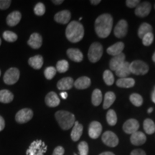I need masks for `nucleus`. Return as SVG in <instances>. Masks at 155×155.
<instances>
[{"mask_svg": "<svg viewBox=\"0 0 155 155\" xmlns=\"http://www.w3.org/2000/svg\"><path fill=\"white\" fill-rule=\"evenodd\" d=\"M113 26V18L109 14H103L95 22V30L99 38H106L109 35Z\"/></svg>", "mask_w": 155, "mask_h": 155, "instance_id": "nucleus-1", "label": "nucleus"}, {"mask_svg": "<svg viewBox=\"0 0 155 155\" xmlns=\"http://www.w3.org/2000/svg\"><path fill=\"white\" fill-rule=\"evenodd\" d=\"M65 35L70 42H80L84 36V28L80 22L76 21H72L68 25L65 30Z\"/></svg>", "mask_w": 155, "mask_h": 155, "instance_id": "nucleus-2", "label": "nucleus"}, {"mask_svg": "<svg viewBox=\"0 0 155 155\" xmlns=\"http://www.w3.org/2000/svg\"><path fill=\"white\" fill-rule=\"evenodd\" d=\"M55 119L58 124L63 130H68L74 125L75 116L71 112L66 111H58L55 113Z\"/></svg>", "mask_w": 155, "mask_h": 155, "instance_id": "nucleus-3", "label": "nucleus"}, {"mask_svg": "<svg viewBox=\"0 0 155 155\" xmlns=\"http://www.w3.org/2000/svg\"><path fill=\"white\" fill-rule=\"evenodd\" d=\"M104 50L103 46L99 42H94L89 48L88 53V57L89 61L91 63H96L102 57Z\"/></svg>", "mask_w": 155, "mask_h": 155, "instance_id": "nucleus-4", "label": "nucleus"}, {"mask_svg": "<svg viewBox=\"0 0 155 155\" xmlns=\"http://www.w3.org/2000/svg\"><path fill=\"white\" fill-rule=\"evenodd\" d=\"M47 151V146L41 140L34 141L28 150H27V155H44Z\"/></svg>", "mask_w": 155, "mask_h": 155, "instance_id": "nucleus-5", "label": "nucleus"}, {"mask_svg": "<svg viewBox=\"0 0 155 155\" xmlns=\"http://www.w3.org/2000/svg\"><path fill=\"white\" fill-rule=\"evenodd\" d=\"M131 73L137 75L147 74L149 71V65L142 61H134L129 65Z\"/></svg>", "mask_w": 155, "mask_h": 155, "instance_id": "nucleus-6", "label": "nucleus"}, {"mask_svg": "<svg viewBox=\"0 0 155 155\" xmlns=\"http://www.w3.org/2000/svg\"><path fill=\"white\" fill-rule=\"evenodd\" d=\"M19 75V71L17 68H11L7 70L4 75V82L7 85H14L18 81Z\"/></svg>", "mask_w": 155, "mask_h": 155, "instance_id": "nucleus-7", "label": "nucleus"}, {"mask_svg": "<svg viewBox=\"0 0 155 155\" xmlns=\"http://www.w3.org/2000/svg\"><path fill=\"white\" fill-rule=\"evenodd\" d=\"M33 117V112L30 108H22L16 114L15 120L19 124H25Z\"/></svg>", "mask_w": 155, "mask_h": 155, "instance_id": "nucleus-8", "label": "nucleus"}, {"mask_svg": "<svg viewBox=\"0 0 155 155\" xmlns=\"http://www.w3.org/2000/svg\"><path fill=\"white\" fill-rule=\"evenodd\" d=\"M102 141L106 145L110 147H115L119 144V138L112 131H107L102 135Z\"/></svg>", "mask_w": 155, "mask_h": 155, "instance_id": "nucleus-9", "label": "nucleus"}, {"mask_svg": "<svg viewBox=\"0 0 155 155\" xmlns=\"http://www.w3.org/2000/svg\"><path fill=\"white\" fill-rule=\"evenodd\" d=\"M128 31V23L124 19H121L117 23L114 30V35L117 38H123L127 35Z\"/></svg>", "mask_w": 155, "mask_h": 155, "instance_id": "nucleus-10", "label": "nucleus"}, {"mask_svg": "<svg viewBox=\"0 0 155 155\" xmlns=\"http://www.w3.org/2000/svg\"><path fill=\"white\" fill-rule=\"evenodd\" d=\"M152 5L149 2H143L136 7L135 15L140 17H145L148 16L150 13Z\"/></svg>", "mask_w": 155, "mask_h": 155, "instance_id": "nucleus-11", "label": "nucleus"}, {"mask_svg": "<svg viewBox=\"0 0 155 155\" xmlns=\"http://www.w3.org/2000/svg\"><path fill=\"white\" fill-rule=\"evenodd\" d=\"M139 128V124L137 120L130 119L127 120V121L124 124L123 130L125 133L128 134H132L137 132Z\"/></svg>", "mask_w": 155, "mask_h": 155, "instance_id": "nucleus-12", "label": "nucleus"}, {"mask_svg": "<svg viewBox=\"0 0 155 155\" xmlns=\"http://www.w3.org/2000/svg\"><path fill=\"white\" fill-rule=\"evenodd\" d=\"M102 132V126L99 122L92 121L88 128V135L91 139H97Z\"/></svg>", "mask_w": 155, "mask_h": 155, "instance_id": "nucleus-13", "label": "nucleus"}, {"mask_svg": "<svg viewBox=\"0 0 155 155\" xmlns=\"http://www.w3.org/2000/svg\"><path fill=\"white\" fill-rule=\"evenodd\" d=\"M126 56L124 53L120 54V55L114 56L110 61L109 65L111 71H116L121 65L125 62Z\"/></svg>", "mask_w": 155, "mask_h": 155, "instance_id": "nucleus-14", "label": "nucleus"}, {"mask_svg": "<svg viewBox=\"0 0 155 155\" xmlns=\"http://www.w3.org/2000/svg\"><path fill=\"white\" fill-rule=\"evenodd\" d=\"M71 18V14L68 10H62L57 14H55L54 19H55V22L60 24H67L69 22Z\"/></svg>", "mask_w": 155, "mask_h": 155, "instance_id": "nucleus-15", "label": "nucleus"}, {"mask_svg": "<svg viewBox=\"0 0 155 155\" xmlns=\"http://www.w3.org/2000/svg\"><path fill=\"white\" fill-rule=\"evenodd\" d=\"M29 46L33 49H39L42 46V38L39 33H32L30 35V38L28 41Z\"/></svg>", "mask_w": 155, "mask_h": 155, "instance_id": "nucleus-16", "label": "nucleus"}, {"mask_svg": "<svg viewBox=\"0 0 155 155\" xmlns=\"http://www.w3.org/2000/svg\"><path fill=\"white\" fill-rule=\"evenodd\" d=\"M130 141L131 144L135 145V146H140V145L144 144L146 142L147 137L144 133L137 131V132L131 134Z\"/></svg>", "mask_w": 155, "mask_h": 155, "instance_id": "nucleus-17", "label": "nucleus"}, {"mask_svg": "<svg viewBox=\"0 0 155 155\" xmlns=\"http://www.w3.org/2000/svg\"><path fill=\"white\" fill-rule=\"evenodd\" d=\"M61 103L59 97L57 94L53 91L48 93L45 97V104L49 107H56Z\"/></svg>", "mask_w": 155, "mask_h": 155, "instance_id": "nucleus-18", "label": "nucleus"}, {"mask_svg": "<svg viewBox=\"0 0 155 155\" xmlns=\"http://www.w3.org/2000/svg\"><path fill=\"white\" fill-rule=\"evenodd\" d=\"M73 86H74V81L71 77L63 78L57 83V87L59 90H69L72 88Z\"/></svg>", "mask_w": 155, "mask_h": 155, "instance_id": "nucleus-19", "label": "nucleus"}, {"mask_svg": "<svg viewBox=\"0 0 155 155\" xmlns=\"http://www.w3.org/2000/svg\"><path fill=\"white\" fill-rule=\"evenodd\" d=\"M67 55L71 61L80 63L83 61V55L82 52L77 48H70L67 50Z\"/></svg>", "mask_w": 155, "mask_h": 155, "instance_id": "nucleus-20", "label": "nucleus"}, {"mask_svg": "<svg viewBox=\"0 0 155 155\" xmlns=\"http://www.w3.org/2000/svg\"><path fill=\"white\" fill-rule=\"evenodd\" d=\"M22 18V15L19 11H14L10 13L7 17V23L9 26H16L20 22Z\"/></svg>", "mask_w": 155, "mask_h": 155, "instance_id": "nucleus-21", "label": "nucleus"}, {"mask_svg": "<svg viewBox=\"0 0 155 155\" xmlns=\"http://www.w3.org/2000/svg\"><path fill=\"white\" fill-rule=\"evenodd\" d=\"M129 65L130 63L129 62L125 61L122 65L120 66L119 68L116 71V74L117 76H119L121 78H127L131 74L130 68H129Z\"/></svg>", "mask_w": 155, "mask_h": 155, "instance_id": "nucleus-22", "label": "nucleus"}, {"mask_svg": "<svg viewBox=\"0 0 155 155\" xmlns=\"http://www.w3.org/2000/svg\"><path fill=\"white\" fill-rule=\"evenodd\" d=\"M83 126L81 124H79L78 121H75L71 134V139L73 141H77L80 139L81 135L83 134Z\"/></svg>", "mask_w": 155, "mask_h": 155, "instance_id": "nucleus-23", "label": "nucleus"}, {"mask_svg": "<svg viewBox=\"0 0 155 155\" xmlns=\"http://www.w3.org/2000/svg\"><path fill=\"white\" fill-rule=\"evenodd\" d=\"M91 84V81L86 76L78 78L74 82V86L77 89H80V90L88 88Z\"/></svg>", "mask_w": 155, "mask_h": 155, "instance_id": "nucleus-24", "label": "nucleus"}, {"mask_svg": "<svg viewBox=\"0 0 155 155\" xmlns=\"http://www.w3.org/2000/svg\"><path fill=\"white\" fill-rule=\"evenodd\" d=\"M124 49V44L122 42H118L107 49V53L108 55L116 56L122 53V51Z\"/></svg>", "mask_w": 155, "mask_h": 155, "instance_id": "nucleus-25", "label": "nucleus"}, {"mask_svg": "<svg viewBox=\"0 0 155 155\" xmlns=\"http://www.w3.org/2000/svg\"><path fill=\"white\" fill-rule=\"evenodd\" d=\"M28 63L34 69H40L42 68V65H43V58L40 55L31 57L30 58H29Z\"/></svg>", "mask_w": 155, "mask_h": 155, "instance_id": "nucleus-26", "label": "nucleus"}, {"mask_svg": "<svg viewBox=\"0 0 155 155\" xmlns=\"http://www.w3.org/2000/svg\"><path fill=\"white\" fill-rule=\"evenodd\" d=\"M116 85L120 88H132L135 85V81L133 78H119L116 81Z\"/></svg>", "mask_w": 155, "mask_h": 155, "instance_id": "nucleus-27", "label": "nucleus"}, {"mask_svg": "<svg viewBox=\"0 0 155 155\" xmlns=\"http://www.w3.org/2000/svg\"><path fill=\"white\" fill-rule=\"evenodd\" d=\"M116 100V95L114 93L111 91H108L105 94L104 100V105H103V108L104 109H107L111 106L114 102Z\"/></svg>", "mask_w": 155, "mask_h": 155, "instance_id": "nucleus-28", "label": "nucleus"}, {"mask_svg": "<svg viewBox=\"0 0 155 155\" xmlns=\"http://www.w3.org/2000/svg\"><path fill=\"white\" fill-rule=\"evenodd\" d=\"M14 99V95L8 90L0 91V102L3 104H9Z\"/></svg>", "mask_w": 155, "mask_h": 155, "instance_id": "nucleus-29", "label": "nucleus"}, {"mask_svg": "<svg viewBox=\"0 0 155 155\" xmlns=\"http://www.w3.org/2000/svg\"><path fill=\"white\" fill-rule=\"evenodd\" d=\"M150 32H152V27L150 24H148V23L144 22L142 23L140 25V27H139L138 30V35L139 38L142 39L145 35L150 33Z\"/></svg>", "mask_w": 155, "mask_h": 155, "instance_id": "nucleus-30", "label": "nucleus"}, {"mask_svg": "<svg viewBox=\"0 0 155 155\" xmlns=\"http://www.w3.org/2000/svg\"><path fill=\"white\" fill-rule=\"evenodd\" d=\"M102 99L103 96L101 91L99 89H95L91 96V101L93 105L95 106H99L101 103L102 102Z\"/></svg>", "mask_w": 155, "mask_h": 155, "instance_id": "nucleus-31", "label": "nucleus"}, {"mask_svg": "<svg viewBox=\"0 0 155 155\" xmlns=\"http://www.w3.org/2000/svg\"><path fill=\"white\" fill-rule=\"evenodd\" d=\"M144 129L147 134H152L155 132V124L150 119H147L144 121Z\"/></svg>", "mask_w": 155, "mask_h": 155, "instance_id": "nucleus-32", "label": "nucleus"}, {"mask_svg": "<svg viewBox=\"0 0 155 155\" xmlns=\"http://www.w3.org/2000/svg\"><path fill=\"white\" fill-rule=\"evenodd\" d=\"M69 68V63L68 62L65 60H61V61H59L57 63V65H56V71L58 72L63 73H65Z\"/></svg>", "mask_w": 155, "mask_h": 155, "instance_id": "nucleus-33", "label": "nucleus"}, {"mask_svg": "<svg viewBox=\"0 0 155 155\" xmlns=\"http://www.w3.org/2000/svg\"><path fill=\"white\" fill-rule=\"evenodd\" d=\"M106 121L110 126H114L117 122V116L114 110L111 109L106 114Z\"/></svg>", "mask_w": 155, "mask_h": 155, "instance_id": "nucleus-34", "label": "nucleus"}, {"mask_svg": "<svg viewBox=\"0 0 155 155\" xmlns=\"http://www.w3.org/2000/svg\"><path fill=\"white\" fill-rule=\"evenodd\" d=\"M130 101L133 105H134L137 107H139L143 104V98L141 95L138 94H133L129 97Z\"/></svg>", "mask_w": 155, "mask_h": 155, "instance_id": "nucleus-35", "label": "nucleus"}, {"mask_svg": "<svg viewBox=\"0 0 155 155\" xmlns=\"http://www.w3.org/2000/svg\"><path fill=\"white\" fill-rule=\"evenodd\" d=\"M103 78H104V81L106 85H108V86H112L114 84V77L113 73L111 72V71L106 70V71H104Z\"/></svg>", "mask_w": 155, "mask_h": 155, "instance_id": "nucleus-36", "label": "nucleus"}, {"mask_svg": "<svg viewBox=\"0 0 155 155\" xmlns=\"http://www.w3.org/2000/svg\"><path fill=\"white\" fill-rule=\"evenodd\" d=\"M3 38L7 42H13L17 40V34H15L13 32H11V31H5L3 33Z\"/></svg>", "mask_w": 155, "mask_h": 155, "instance_id": "nucleus-37", "label": "nucleus"}, {"mask_svg": "<svg viewBox=\"0 0 155 155\" xmlns=\"http://www.w3.org/2000/svg\"><path fill=\"white\" fill-rule=\"evenodd\" d=\"M56 73H57V71H56L55 68L50 66L47 68L45 70L44 75L45 77L48 80H51V79H53L54 76L56 75Z\"/></svg>", "mask_w": 155, "mask_h": 155, "instance_id": "nucleus-38", "label": "nucleus"}, {"mask_svg": "<svg viewBox=\"0 0 155 155\" xmlns=\"http://www.w3.org/2000/svg\"><path fill=\"white\" fill-rule=\"evenodd\" d=\"M34 12L38 16H42L45 13V6L44 4L42 2L37 4L34 8Z\"/></svg>", "mask_w": 155, "mask_h": 155, "instance_id": "nucleus-39", "label": "nucleus"}, {"mask_svg": "<svg viewBox=\"0 0 155 155\" xmlns=\"http://www.w3.org/2000/svg\"><path fill=\"white\" fill-rule=\"evenodd\" d=\"M78 148L79 154H80V155L88 154V145L86 141H81V142L79 143Z\"/></svg>", "mask_w": 155, "mask_h": 155, "instance_id": "nucleus-40", "label": "nucleus"}, {"mask_svg": "<svg viewBox=\"0 0 155 155\" xmlns=\"http://www.w3.org/2000/svg\"><path fill=\"white\" fill-rule=\"evenodd\" d=\"M154 41V35L152 32L147 33L142 38V43L144 46H150Z\"/></svg>", "mask_w": 155, "mask_h": 155, "instance_id": "nucleus-41", "label": "nucleus"}, {"mask_svg": "<svg viewBox=\"0 0 155 155\" xmlns=\"http://www.w3.org/2000/svg\"><path fill=\"white\" fill-rule=\"evenodd\" d=\"M139 3H140L139 0H127V1H126V5L129 8L137 7L139 5Z\"/></svg>", "mask_w": 155, "mask_h": 155, "instance_id": "nucleus-42", "label": "nucleus"}, {"mask_svg": "<svg viewBox=\"0 0 155 155\" xmlns=\"http://www.w3.org/2000/svg\"><path fill=\"white\" fill-rule=\"evenodd\" d=\"M12 3L10 0H0V9H6L9 8Z\"/></svg>", "mask_w": 155, "mask_h": 155, "instance_id": "nucleus-43", "label": "nucleus"}, {"mask_svg": "<svg viewBox=\"0 0 155 155\" xmlns=\"http://www.w3.org/2000/svg\"><path fill=\"white\" fill-rule=\"evenodd\" d=\"M64 152H65V150H64L63 147L61 146H58L54 150L52 155H63Z\"/></svg>", "mask_w": 155, "mask_h": 155, "instance_id": "nucleus-44", "label": "nucleus"}, {"mask_svg": "<svg viewBox=\"0 0 155 155\" xmlns=\"http://www.w3.org/2000/svg\"><path fill=\"white\" fill-rule=\"evenodd\" d=\"M130 155H146V153L144 150H141V149H137V150H133L131 152Z\"/></svg>", "mask_w": 155, "mask_h": 155, "instance_id": "nucleus-45", "label": "nucleus"}, {"mask_svg": "<svg viewBox=\"0 0 155 155\" xmlns=\"http://www.w3.org/2000/svg\"><path fill=\"white\" fill-rule=\"evenodd\" d=\"M5 119H3L2 116H0V131H2L5 129Z\"/></svg>", "mask_w": 155, "mask_h": 155, "instance_id": "nucleus-46", "label": "nucleus"}, {"mask_svg": "<svg viewBox=\"0 0 155 155\" xmlns=\"http://www.w3.org/2000/svg\"><path fill=\"white\" fill-rule=\"evenodd\" d=\"M151 98H152V101L155 104V87L152 92V95H151Z\"/></svg>", "mask_w": 155, "mask_h": 155, "instance_id": "nucleus-47", "label": "nucleus"}, {"mask_svg": "<svg viewBox=\"0 0 155 155\" xmlns=\"http://www.w3.org/2000/svg\"><path fill=\"white\" fill-rule=\"evenodd\" d=\"M52 2L53 4H55L56 5H61L62 3L63 2V0H58V1H56V0H53V1H52Z\"/></svg>", "mask_w": 155, "mask_h": 155, "instance_id": "nucleus-48", "label": "nucleus"}, {"mask_svg": "<svg viewBox=\"0 0 155 155\" xmlns=\"http://www.w3.org/2000/svg\"><path fill=\"white\" fill-rule=\"evenodd\" d=\"M100 2H101L100 0H91V3L92 5H98V4H99Z\"/></svg>", "mask_w": 155, "mask_h": 155, "instance_id": "nucleus-49", "label": "nucleus"}, {"mask_svg": "<svg viewBox=\"0 0 155 155\" xmlns=\"http://www.w3.org/2000/svg\"><path fill=\"white\" fill-rule=\"evenodd\" d=\"M61 96L62 98H63V99H66L67 97H68V94L66 92H62L61 94Z\"/></svg>", "mask_w": 155, "mask_h": 155, "instance_id": "nucleus-50", "label": "nucleus"}, {"mask_svg": "<svg viewBox=\"0 0 155 155\" xmlns=\"http://www.w3.org/2000/svg\"><path fill=\"white\" fill-rule=\"evenodd\" d=\"M99 155H115L113 152H102L101 154H100Z\"/></svg>", "mask_w": 155, "mask_h": 155, "instance_id": "nucleus-51", "label": "nucleus"}, {"mask_svg": "<svg viewBox=\"0 0 155 155\" xmlns=\"http://www.w3.org/2000/svg\"><path fill=\"white\" fill-rule=\"evenodd\" d=\"M153 111V108H150L148 109V113L149 114H150V113H152V112Z\"/></svg>", "mask_w": 155, "mask_h": 155, "instance_id": "nucleus-52", "label": "nucleus"}, {"mask_svg": "<svg viewBox=\"0 0 155 155\" xmlns=\"http://www.w3.org/2000/svg\"><path fill=\"white\" fill-rule=\"evenodd\" d=\"M152 61L155 63V52H154V54H153V55H152Z\"/></svg>", "mask_w": 155, "mask_h": 155, "instance_id": "nucleus-53", "label": "nucleus"}, {"mask_svg": "<svg viewBox=\"0 0 155 155\" xmlns=\"http://www.w3.org/2000/svg\"><path fill=\"white\" fill-rule=\"evenodd\" d=\"M1 43H2V40H1V39H0V45H1Z\"/></svg>", "mask_w": 155, "mask_h": 155, "instance_id": "nucleus-54", "label": "nucleus"}, {"mask_svg": "<svg viewBox=\"0 0 155 155\" xmlns=\"http://www.w3.org/2000/svg\"><path fill=\"white\" fill-rule=\"evenodd\" d=\"M0 75H1V71H0Z\"/></svg>", "mask_w": 155, "mask_h": 155, "instance_id": "nucleus-55", "label": "nucleus"}, {"mask_svg": "<svg viewBox=\"0 0 155 155\" xmlns=\"http://www.w3.org/2000/svg\"><path fill=\"white\" fill-rule=\"evenodd\" d=\"M154 8H155V5H154Z\"/></svg>", "mask_w": 155, "mask_h": 155, "instance_id": "nucleus-56", "label": "nucleus"}, {"mask_svg": "<svg viewBox=\"0 0 155 155\" xmlns=\"http://www.w3.org/2000/svg\"><path fill=\"white\" fill-rule=\"evenodd\" d=\"M74 155H77V154H74Z\"/></svg>", "mask_w": 155, "mask_h": 155, "instance_id": "nucleus-57", "label": "nucleus"}]
</instances>
